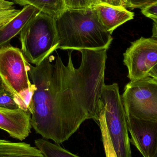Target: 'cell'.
Masks as SVG:
<instances>
[{
    "label": "cell",
    "mask_w": 157,
    "mask_h": 157,
    "mask_svg": "<svg viewBox=\"0 0 157 157\" xmlns=\"http://www.w3.org/2000/svg\"><path fill=\"white\" fill-rule=\"evenodd\" d=\"M123 56L130 81L148 77L150 71L157 64V39L141 37L132 42Z\"/></svg>",
    "instance_id": "52a82bcc"
},
{
    "label": "cell",
    "mask_w": 157,
    "mask_h": 157,
    "mask_svg": "<svg viewBox=\"0 0 157 157\" xmlns=\"http://www.w3.org/2000/svg\"><path fill=\"white\" fill-rule=\"evenodd\" d=\"M14 3L13 2L7 0H0V11L13 8L14 7Z\"/></svg>",
    "instance_id": "7402d4cb"
},
{
    "label": "cell",
    "mask_w": 157,
    "mask_h": 157,
    "mask_svg": "<svg viewBox=\"0 0 157 157\" xmlns=\"http://www.w3.org/2000/svg\"><path fill=\"white\" fill-rule=\"evenodd\" d=\"M29 64L19 48L9 45L0 48V76L6 90L24 110H27L36 89L29 80Z\"/></svg>",
    "instance_id": "277c9868"
},
{
    "label": "cell",
    "mask_w": 157,
    "mask_h": 157,
    "mask_svg": "<svg viewBox=\"0 0 157 157\" xmlns=\"http://www.w3.org/2000/svg\"><path fill=\"white\" fill-rule=\"evenodd\" d=\"M20 11L21 10L15 9L14 7L0 11V27L11 21L20 13Z\"/></svg>",
    "instance_id": "d6986e66"
},
{
    "label": "cell",
    "mask_w": 157,
    "mask_h": 157,
    "mask_svg": "<svg viewBox=\"0 0 157 157\" xmlns=\"http://www.w3.org/2000/svg\"><path fill=\"white\" fill-rule=\"evenodd\" d=\"M54 19L58 35L57 49L108 50L113 40L112 34L101 24L93 7L65 9Z\"/></svg>",
    "instance_id": "7a4b0ae2"
},
{
    "label": "cell",
    "mask_w": 157,
    "mask_h": 157,
    "mask_svg": "<svg viewBox=\"0 0 157 157\" xmlns=\"http://www.w3.org/2000/svg\"><path fill=\"white\" fill-rule=\"evenodd\" d=\"M35 144L44 157H80L47 139H37Z\"/></svg>",
    "instance_id": "5bb4252c"
},
{
    "label": "cell",
    "mask_w": 157,
    "mask_h": 157,
    "mask_svg": "<svg viewBox=\"0 0 157 157\" xmlns=\"http://www.w3.org/2000/svg\"><path fill=\"white\" fill-rule=\"evenodd\" d=\"M157 3V0H124L125 8L141 10Z\"/></svg>",
    "instance_id": "ac0fdd59"
},
{
    "label": "cell",
    "mask_w": 157,
    "mask_h": 157,
    "mask_svg": "<svg viewBox=\"0 0 157 157\" xmlns=\"http://www.w3.org/2000/svg\"><path fill=\"white\" fill-rule=\"evenodd\" d=\"M121 97L126 115L157 121V80L148 76L130 81Z\"/></svg>",
    "instance_id": "8992f818"
},
{
    "label": "cell",
    "mask_w": 157,
    "mask_h": 157,
    "mask_svg": "<svg viewBox=\"0 0 157 157\" xmlns=\"http://www.w3.org/2000/svg\"><path fill=\"white\" fill-rule=\"evenodd\" d=\"M152 157H157V146L155 152V154H154V155Z\"/></svg>",
    "instance_id": "4316f807"
},
{
    "label": "cell",
    "mask_w": 157,
    "mask_h": 157,
    "mask_svg": "<svg viewBox=\"0 0 157 157\" xmlns=\"http://www.w3.org/2000/svg\"><path fill=\"white\" fill-rule=\"evenodd\" d=\"M126 116L130 142L143 157H153L157 146V121Z\"/></svg>",
    "instance_id": "ba28073f"
},
{
    "label": "cell",
    "mask_w": 157,
    "mask_h": 157,
    "mask_svg": "<svg viewBox=\"0 0 157 157\" xmlns=\"http://www.w3.org/2000/svg\"><path fill=\"white\" fill-rule=\"evenodd\" d=\"M32 127L31 114L22 109L10 110L0 108V129L11 137L20 141L29 136Z\"/></svg>",
    "instance_id": "9c48e42d"
},
{
    "label": "cell",
    "mask_w": 157,
    "mask_h": 157,
    "mask_svg": "<svg viewBox=\"0 0 157 157\" xmlns=\"http://www.w3.org/2000/svg\"><path fill=\"white\" fill-rule=\"evenodd\" d=\"M21 51L28 62H42L57 50L58 35L54 17L39 12L20 34Z\"/></svg>",
    "instance_id": "5b68a950"
},
{
    "label": "cell",
    "mask_w": 157,
    "mask_h": 157,
    "mask_svg": "<svg viewBox=\"0 0 157 157\" xmlns=\"http://www.w3.org/2000/svg\"><path fill=\"white\" fill-rule=\"evenodd\" d=\"M98 18L107 31L112 34L115 29L133 19L134 13L124 7L99 3L93 6Z\"/></svg>",
    "instance_id": "30bf717a"
},
{
    "label": "cell",
    "mask_w": 157,
    "mask_h": 157,
    "mask_svg": "<svg viewBox=\"0 0 157 157\" xmlns=\"http://www.w3.org/2000/svg\"><path fill=\"white\" fill-rule=\"evenodd\" d=\"M153 25L152 29V37L157 39V19H153Z\"/></svg>",
    "instance_id": "cb8c5ba5"
},
{
    "label": "cell",
    "mask_w": 157,
    "mask_h": 157,
    "mask_svg": "<svg viewBox=\"0 0 157 157\" xmlns=\"http://www.w3.org/2000/svg\"><path fill=\"white\" fill-rule=\"evenodd\" d=\"M39 12L32 6H25L15 17L0 27V48L8 45L12 39L20 34L29 22Z\"/></svg>",
    "instance_id": "8fae6325"
},
{
    "label": "cell",
    "mask_w": 157,
    "mask_h": 157,
    "mask_svg": "<svg viewBox=\"0 0 157 157\" xmlns=\"http://www.w3.org/2000/svg\"><path fill=\"white\" fill-rule=\"evenodd\" d=\"M5 90L6 89L4 84L2 80L1 76H0V93H2V91H3L4 90Z\"/></svg>",
    "instance_id": "d4e9b609"
},
{
    "label": "cell",
    "mask_w": 157,
    "mask_h": 157,
    "mask_svg": "<svg viewBox=\"0 0 157 157\" xmlns=\"http://www.w3.org/2000/svg\"><path fill=\"white\" fill-rule=\"evenodd\" d=\"M144 15L151 19H157V3L150 6L141 10Z\"/></svg>",
    "instance_id": "ffe728a7"
},
{
    "label": "cell",
    "mask_w": 157,
    "mask_h": 157,
    "mask_svg": "<svg viewBox=\"0 0 157 157\" xmlns=\"http://www.w3.org/2000/svg\"><path fill=\"white\" fill-rule=\"evenodd\" d=\"M0 108L10 110L21 109L13 96L6 90L0 93Z\"/></svg>",
    "instance_id": "9a60e30c"
},
{
    "label": "cell",
    "mask_w": 157,
    "mask_h": 157,
    "mask_svg": "<svg viewBox=\"0 0 157 157\" xmlns=\"http://www.w3.org/2000/svg\"><path fill=\"white\" fill-rule=\"evenodd\" d=\"M0 157H44L36 147L0 139Z\"/></svg>",
    "instance_id": "7c38bea8"
},
{
    "label": "cell",
    "mask_w": 157,
    "mask_h": 157,
    "mask_svg": "<svg viewBox=\"0 0 157 157\" xmlns=\"http://www.w3.org/2000/svg\"><path fill=\"white\" fill-rule=\"evenodd\" d=\"M98 124L107 130L117 157H132L127 116L117 83L103 86L99 99Z\"/></svg>",
    "instance_id": "3957f363"
},
{
    "label": "cell",
    "mask_w": 157,
    "mask_h": 157,
    "mask_svg": "<svg viewBox=\"0 0 157 157\" xmlns=\"http://www.w3.org/2000/svg\"><path fill=\"white\" fill-rule=\"evenodd\" d=\"M65 8L68 9H85L92 8L90 0H63Z\"/></svg>",
    "instance_id": "e0dca14e"
},
{
    "label": "cell",
    "mask_w": 157,
    "mask_h": 157,
    "mask_svg": "<svg viewBox=\"0 0 157 157\" xmlns=\"http://www.w3.org/2000/svg\"><path fill=\"white\" fill-rule=\"evenodd\" d=\"M12 2L21 6H32L40 12L53 17L66 9L63 0H12Z\"/></svg>",
    "instance_id": "4fadbf2b"
},
{
    "label": "cell",
    "mask_w": 157,
    "mask_h": 157,
    "mask_svg": "<svg viewBox=\"0 0 157 157\" xmlns=\"http://www.w3.org/2000/svg\"><path fill=\"white\" fill-rule=\"evenodd\" d=\"M148 76L157 80V64L150 71Z\"/></svg>",
    "instance_id": "603a6c76"
},
{
    "label": "cell",
    "mask_w": 157,
    "mask_h": 157,
    "mask_svg": "<svg viewBox=\"0 0 157 157\" xmlns=\"http://www.w3.org/2000/svg\"><path fill=\"white\" fill-rule=\"evenodd\" d=\"M100 3L105 4L113 6L124 7V0H99Z\"/></svg>",
    "instance_id": "44dd1931"
},
{
    "label": "cell",
    "mask_w": 157,
    "mask_h": 157,
    "mask_svg": "<svg viewBox=\"0 0 157 157\" xmlns=\"http://www.w3.org/2000/svg\"><path fill=\"white\" fill-rule=\"evenodd\" d=\"M99 126L106 157H117L107 130L103 125L99 124Z\"/></svg>",
    "instance_id": "2e32d148"
},
{
    "label": "cell",
    "mask_w": 157,
    "mask_h": 157,
    "mask_svg": "<svg viewBox=\"0 0 157 157\" xmlns=\"http://www.w3.org/2000/svg\"><path fill=\"white\" fill-rule=\"evenodd\" d=\"M90 1H91V3H92L93 6H94L100 3L99 1V0H90Z\"/></svg>",
    "instance_id": "484cf974"
},
{
    "label": "cell",
    "mask_w": 157,
    "mask_h": 157,
    "mask_svg": "<svg viewBox=\"0 0 157 157\" xmlns=\"http://www.w3.org/2000/svg\"><path fill=\"white\" fill-rule=\"evenodd\" d=\"M65 65L58 55L38 65L29 64V75L36 88L28 107L36 133L57 144L67 141L81 124L92 119L98 123L100 97L105 85L107 50L80 51L81 63L74 65L73 51Z\"/></svg>",
    "instance_id": "6da1fadb"
}]
</instances>
